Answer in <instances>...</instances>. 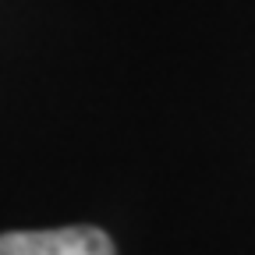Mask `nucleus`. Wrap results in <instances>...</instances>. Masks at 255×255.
I'll return each mask as SVG.
<instances>
[{"instance_id":"nucleus-1","label":"nucleus","mask_w":255,"mask_h":255,"mask_svg":"<svg viewBox=\"0 0 255 255\" xmlns=\"http://www.w3.org/2000/svg\"><path fill=\"white\" fill-rule=\"evenodd\" d=\"M0 255H114V245L100 227L11 231L0 234Z\"/></svg>"}]
</instances>
